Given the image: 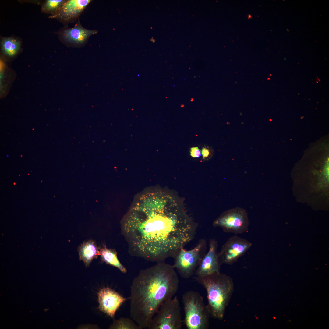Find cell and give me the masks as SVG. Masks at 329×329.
<instances>
[{"instance_id":"14","label":"cell","mask_w":329,"mask_h":329,"mask_svg":"<svg viewBox=\"0 0 329 329\" xmlns=\"http://www.w3.org/2000/svg\"><path fill=\"white\" fill-rule=\"evenodd\" d=\"M101 260L106 264L115 267L122 273H126V268L119 261L114 249H108L104 245L99 247Z\"/></svg>"},{"instance_id":"18","label":"cell","mask_w":329,"mask_h":329,"mask_svg":"<svg viewBox=\"0 0 329 329\" xmlns=\"http://www.w3.org/2000/svg\"><path fill=\"white\" fill-rule=\"evenodd\" d=\"M203 158L204 160H208L212 157L213 155L212 150L208 147H203L201 151Z\"/></svg>"},{"instance_id":"7","label":"cell","mask_w":329,"mask_h":329,"mask_svg":"<svg viewBox=\"0 0 329 329\" xmlns=\"http://www.w3.org/2000/svg\"><path fill=\"white\" fill-rule=\"evenodd\" d=\"M213 226L221 228L227 233L235 234L247 232L249 229V221L246 210L236 207L222 213L214 221Z\"/></svg>"},{"instance_id":"15","label":"cell","mask_w":329,"mask_h":329,"mask_svg":"<svg viewBox=\"0 0 329 329\" xmlns=\"http://www.w3.org/2000/svg\"><path fill=\"white\" fill-rule=\"evenodd\" d=\"M1 44L3 52L9 57H13L16 55L21 48L20 41L13 37L3 38Z\"/></svg>"},{"instance_id":"6","label":"cell","mask_w":329,"mask_h":329,"mask_svg":"<svg viewBox=\"0 0 329 329\" xmlns=\"http://www.w3.org/2000/svg\"><path fill=\"white\" fill-rule=\"evenodd\" d=\"M183 321L179 299L175 296L164 302L153 317L149 329H181Z\"/></svg>"},{"instance_id":"16","label":"cell","mask_w":329,"mask_h":329,"mask_svg":"<svg viewBox=\"0 0 329 329\" xmlns=\"http://www.w3.org/2000/svg\"><path fill=\"white\" fill-rule=\"evenodd\" d=\"M66 1L65 0H47L42 6L41 11L53 16L58 12Z\"/></svg>"},{"instance_id":"4","label":"cell","mask_w":329,"mask_h":329,"mask_svg":"<svg viewBox=\"0 0 329 329\" xmlns=\"http://www.w3.org/2000/svg\"><path fill=\"white\" fill-rule=\"evenodd\" d=\"M182 301L185 314L184 322L187 329H208L210 315L200 294L193 290L187 291L183 295Z\"/></svg>"},{"instance_id":"19","label":"cell","mask_w":329,"mask_h":329,"mask_svg":"<svg viewBox=\"0 0 329 329\" xmlns=\"http://www.w3.org/2000/svg\"><path fill=\"white\" fill-rule=\"evenodd\" d=\"M190 155L193 157L199 158L201 155V151L197 147L190 148Z\"/></svg>"},{"instance_id":"9","label":"cell","mask_w":329,"mask_h":329,"mask_svg":"<svg viewBox=\"0 0 329 329\" xmlns=\"http://www.w3.org/2000/svg\"><path fill=\"white\" fill-rule=\"evenodd\" d=\"M208 251L202 258L197 268L195 275L203 276L220 272L222 264L218 252V243L215 239H210Z\"/></svg>"},{"instance_id":"11","label":"cell","mask_w":329,"mask_h":329,"mask_svg":"<svg viewBox=\"0 0 329 329\" xmlns=\"http://www.w3.org/2000/svg\"><path fill=\"white\" fill-rule=\"evenodd\" d=\"M94 30H89L83 27L79 22L74 27L66 28L60 31V39L65 44L73 46H79L85 43L91 35L97 33Z\"/></svg>"},{"instance_id":"17","label":"cell","mask_w":329,"mask_h":329,"mask_svg":"<svg viewBox=\"0 0 329 329\" xmlns=\"http://www.w3.org/2000/svg\"><path fill=\"white\" fill-rule=\"evenodd\" d=\"M110 329H140L130 319L122 317L115 320L110 327Z\"/></svg>"},{"instance_id":"13","label":"cell","mask_w":329,"mask_h":329,"mask_svg":"<svg viewBox=\"0 0 329 329\" xmlns=\"http://www.w3.org/2000/svg\"><path fill=\"white\" fill-rule=\"evenodd\" d=\"M79 259L82 260L85 265L88 267L94 259L100 255L99 247L93 240H88L83 242L78 247Z\"/></svg>"},{"instance_id":"1","label":"cell","mask_w":329,"mask_h":329,"mask_svg":"<svg viewBox=\"0 0 329 329\" xmlns=\"http://www.w3.org/2000/svg\"><path fill=\"white\" fill-rule=\"evenodd\" d=\"M181 202L159 190L137 198L122 222V233L133 253L148 260L163 262L193 239L198 225Z\"/></svg>"},{"instance_id":"12","label":"cell","mask_w":329,"mask_h":329,"mask_svg":"<svg viewBox=\"0 0 329 329\" xmlns=\"http://www.w3.org/2000/svg\"><path fill=\"white\" fill-rule=\"evenodd\" d=\"M91 1L90 0H66L58 12L50 17L63 22H69L77 18Z\"/></svg>"},{"instance_id":"8","label":"cell","mask_w":329,"mask_h":329,"mask_svg":"<svg viewBox=\"0 0 329 329\" xmlns=\"http://www.w3.org/2000/svg\"><path fill=\"white\" fill-rule=\"evenodd\" d=\"M248 240L235 235L230 238L219 252L222 264L232 265L236 262L251 247Z\"/></svg>"},{"instance_id":"5","label":"cell","mask_w":329,"mask_h":329,"mask_svg":"<svg viewBox=\"0 0 329 329\" xmlns=\"http://www.w3.org/2000/svg\"><path fill=\"white\" fill-rule=\"evenodd\" d=\"M207 242L204 239L199 240L192 249L187 250L182 248L173 257V265L182 278L188 279L195 274L200 262L206 253Z\"/></svg>"},{"instance_id":"2","label":"cell","mask_w":329,"mask_h":329,"mask_svg":"<svg viewBox=\"0 0 329 329\" xmlns=\"http://www.w3.org/2000/svg\"><path fill=\"white\" fill-rule=\"evenodd\" d=\"M179 279L173 265L164 261L141 270L130 287L131 317L140 329L148 327L162 304L177 292Z\"/></svg>"},{"instance_id":"10","label":"cell","mask_w":329,"mask_h":329,"mask_svg":"<svg viewBox=\"0 0 329 329\" xmlns=\"http://www.w3.org/2000/svg\"><path fill=\"white\" fill-rule=\"evenodd\" d=\"M100 310L112 318L127 299L108 287L101 289L98 293Z\"/></svg>"},{"instance_id":"3","label":"cell","mask_w":329,"mask_h":329,"mask_svg":"<svg viewBox=\"0 0 329 329\" xmlns=\"http://www.w3.org/2000/svg\"><path fill=\"white\" fill-rule=\"evenodd\" d=\"M195 280L206 290L207 305L210 316L222 320L234 289L231 278L220 272L203 276H195Z\"/></svg>"}]
</instances>
